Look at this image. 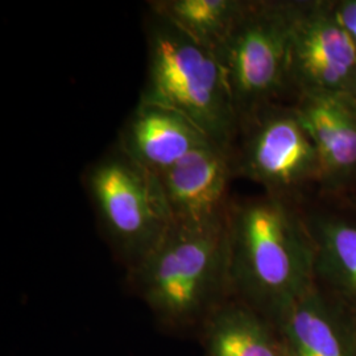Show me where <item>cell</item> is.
Returning a JSON list of instances; mask_svg holds the SVG:
<instances>
[{"instance_id":"6da1fadb","label":"cell","mask_w":356,"mask_h":356,"mask_svg":"<svg viewBox=\"0 0 356 356\" xmlns=\"http://www.w3.org/2000/svg\"><path fill=\"white\" fill-rule=\"evenodd\" d=\"M145 38L147 74L139 102L177 111L213 143L232 149L239 120L216 51L153 13L145 23Z\"/></svg>"},{"instance_id":"7a4b0ae2","label":"cell","mask_w":356,"mask_h":356,"mask_svg":"<svg viewBox=\"0 0 356 356\" xmlns=\"http://www.w3.org/2000/svg\"><path fill=\"white\" fill-rule=\"evenodd\" d=\"M304 229L288 198L266 193L231 201L229 280L269 300H296L309 268Z\"/></svg>"},{"instance_id":"3957f363","label":"cell","mask_w":356,"mask_h":356,"mask_svg":"<svg viewBox=\"0 0 356 356\" xmlns=\"http://www.w3.org/2000/svg\"><path fill=\"white\" fill-rule=\"evenodd\" d=\"M132 275L159 317L173 323L189 322L229 281L227 222L213 227L172 223Z\"/></svg>"},{"instance_id":"277c9868","label":"cell","mask_w":356,"mask_h":356,"mask_svg":"<svg viewBox=\"0 0 356 356\" xmlns=\"http://www.w3.org/2000/svg\"><path fill=\"white\" fill-rule=\"evenodd\" d=\"M291 32L292 1H248L216 51L239 126L292 90Z\"/></svg>"},{"instance_id":"5b68a950","label":"cell","mask_w":356,"mask_h":356,"mask_svg":"<svg viewBox=\"0 0 356 356\" xmlns=\"http://www.w3.org/2000/svg\"><path fill=\"white\" fill-rule=\"evenodd\" d=\"M85 188L107 236L135 269L172 225L159 177L116 144L89 166Z\"/></svg>"},{"instance_id":"8992f818","label":"cell","mask_w":356,"mask_h":356,"mask_svg":"<svg viewBox=\"0 0 356 356\" xmlns=\"http://www.w3.org/2000/svg\"><path fill=\"white\" fill-rule=\"evenodd\" d=\"M238 135L242 140L232 151L234 176L288 200L307 184H319L318 152L294 104L261 108L241 123Z\"/></svg>"},{"instance_id":"52a82bcc","label":"cell","mask_w":356,"mask_h":356,"mask_svg":"<svg viewBox=\"0 0 356 356\" xmlns=\"http://www.w3.org/2000/svg\"><path fill=\"white\" fill-rule=\"evenodd\" d=\"M355 82V45L334 1H292L291 83L297 97L350 95Z\"/></svg>"},{"instance_id":"ba28073f","label":"cell","mask_w":356,"mask_h":356,"mask_svg":"<svg viewBox=\"0 0 356 356\" xmlns=\"http://www.w3.org/2000/svg\"><path fill=\"white\" fill-rule=\"evenodd\" d=\"M156 176L172 223L195 227L226 225L229 184L234 177L231 148L211 143Z\"/></svg>"},{"instance_id":"9c48e42d","label":"cell","mask_w":356,"mask_h":356,"mask_svg":"<svg viewBox=\"0 0 356 356\" xmlns=\"http://www.w3.org/2000/svg\"><path fill=\"white\" fill-rule=\"evenodd\" d=\"M294 107L318 152L319 185L337 191L356 181V101L348 94L300 95Z\"/></svg>"},{"instance_id":"30bf717a","label":"cell","mask_w":356,"mask_h":356,"mask_svg":"<svg viewBox=\"0 0 356 356\" xmlns=\"http://www.w3.org/2000/svg\"><path fill=\"white\" fill-rule=\"evenodd\" d=\"M211 143L184 115L163 106L139 102L126 120L116 144L135 163L153 175H160Z\"/></svg>"},{"instance_id":"8fae6325","label":"cell","mask_w":356,"mask_h":356,"mask_svg":"<svg viewBox=\"0 0 356 356\" xmlns=\"http://www.w3.org/2000/svg\"><path fill=\"white\" fill-rule=\"evenodd\" d=\"M247 3L244 0H153L148 4L151 13L164 17L197 44L216 51Z\"/></svg>"},{"instance_id":"7c38bea8","label":"cell","mask_w":356,"mask_h":356,"mask_svg":"<svg viewBox=\"0 0 356 356\" xmlns=\"http://www.w3.org/2000/svg\"><path fill=\"white\" fill-rule=\"evenodd\" d=\"M210 356H279L254 318L241 310H226L216 319L209 341Z\"/></svg>"},{"instance_id":"4fadbf2b","label":"cell","mask_w":356,"mask_h":356,"mask_svg":"<svg viewBox=\"0 0 356 356\" xmlns=\"http://www.w3.org/2000/svg\"><path fill=\"white\" fill-rule=\"evenodd\" d=\"M314 229L318 232L325 267L356 296V223L339 218H319Z\"/></svg>"},{"instance_id":"5bb4252c","label":"cell","mask_w":356,"mask_h":356,"mask_svg":"<svg viewBox=\"0 0 356 356\" xmlns=\"http://www.w3.org/2000/svg\"><path fill=\"white\" fill-rule=\"evenodd\" d=\"M294 356H343L329 322L309 302H298L289 319Z\"/></svg>"},{"instance_id":"9a60e30c","label":"cell","mask_w":356,"mask_h":356,"mask_svg":"<svg viewBox=\"0 0 356 356\" xmlns=\"http://www.w3.org/2000/svg\"><path fill=\"white\" fill-rule=\"evenodd\" d=\"M334 11L356 48V0L335 1Z\"/></svg>"},{"instance_id":"2e32d148","label":"cell","mask_w":356,"mask_h":356,"mask_svg":"<svg viewBox=\"0 0 356 356\" xmlns=\"http://www.w3.org/2000/svg\"><path fill=\"white\" fill-rule=\"evenodd\" d=\"M350 95L354 98L356 101V82L355 85H354V88H353V90H351V92H350Z\"/></svg>"}]
</instances>
